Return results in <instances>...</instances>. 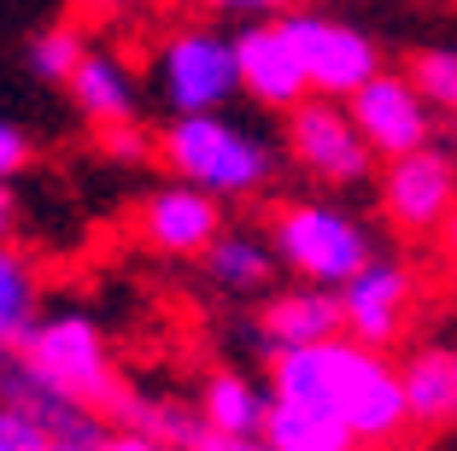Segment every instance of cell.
I'll return each instance as SVG.
<instances>
[{
    "label": "cell",
    "mask_w": 457,
    "mask_h": 451,
    "mask_svg": "<svg viewBox=\"0 0 457 451\" xmlns=\"http://www.w3.org/2000/svg\"><path fill=\"white\" fill-rule=\"evenodd\" d=\"M36 270L24 253H12L0 240V352H18L36 329Z\"/></svg>",
    "instance_id": "19"
},
{
    "label": "cell",
    "mask_w": 457,
    "mask_h": 451,
    "mask_svg": "<svg viewBox=\"0 0 457 451\" xmlns=\"http://www.w3.org/2000/svg\"><path fill=\"white\" fill-rule=\"evenodd\" d=\"M82 6H88V13H123L129 0H82Z\"/></svg>",
    "instance_id": "27"
},
{
    "label": "cell",
    "mask_w": 457,
    "mask_h": 451,
    "mask_svg": "<svg viewBox=\"0 0 457 451\" xmlns=\"http://www.w3.org/2000/svg\"><path fill=\"white\" fill-rule=\"evenodd\" d=\"M71 100L88 123H135L141 112V82L129 65H118L112 54H82V65L71 71Z\"/></svg>",
    "instance_id": "14"
},
{
    "label": "cell",
    "mask_w": 457,
    "mask_h": 451,
    "mask_svg": "<svg viewBox=\"0 0 457 451\" xmlns=\"http://www.w3.org/2000/svg\"><path fill=\"white\" fill-rule=\"evenodd\" d=\"M100 141H106V153H123V159H141V153H147L135 123H106V129H100Z\"/></svg>",
    "instance_id": "24"
},
{
    "label": "cell",
    "mask_w": 457,
    "mask_h": 451,
    "mask_svg": "<svg viewBox=\"0 0 457 451\" xmlns=\"http://www.w3.org/2000/svg\"><path fill=\"white\" fill-rule=\"evenodd\" d=\"M270 393L328 411L352 428L358 446H393L411 428V398H404V370L381 358V346L335 334L311 346H276L270 358Z\"/></svg>",
    "instance_id": "1"
},
{
    "label": "cell",
    "mask_w": 457,
    "mask_h": 451,
    "mask_svg": "<svg viewBox=\"0 0 457 451\" xmlns=\"http://www.w3.org/2000/svg\"><path fill=\"white\" fill-rule=\"evenodd\" d=\"M417 299V270L393 264V258H370L358 276L340 288V311H346V334L370 346H393Z\"/></svg>",
    "instance_id": "11"
},
{
    "label": "cell",
    "mask_w": 457,
    "mask_h": 451,
    "mask_svg": "<svg viewBox=\"0 0 457 451\" xmlns=\"http://www.w3.org/2000/svg\"><path fill=\"white\" fill-rule=\"evenodd\" d=\"M270 398H276V393H258L246 375H212V387H205V398H200V411H205V422H212L228 446L246 451V446H264Z\"/></svg>",
    "instance_id": "16"
},
{
    "label": "cell",
    "mask_w": 457,
    "mask_h": 451,
    "mask_svg": "<svg viewBox=\"0 0 457 451\" xmlns=\"http://www.w3.org/2000/svg\"><path fill=\"white\" fill-rule=\"evenodd\" d=\"M457 205V153L452 146H411L393 153L381 171V217L399 235H440Z\"/></svg>",
    "instance_id": "7"
},
{
    "label": "cell",
    "mask_w": 457,
    "mask_h": 451,
    "mask_svg": "<svg viewBox=\"0 0 457 451\" xmlns=\"http://www.w3.org/2000/svg\"><path fill=\"white\" fill-rule=\"evenodd\" d=\"M153 88L170 112H223L228 100H241V54L235 36L212 24L176 29L153 54Z\"/></svg>",
    "instance_id": "4"
},
{
    "label": "cell",
    "mask_w": 457,
    "mask_h": 451,
    "mask_svg": "<svg viewBox=\"0 0 457 451\" xmlns=\"http://www.w3.org/2000/svg\"><path fill=\"white\" fill-rule=\"evenodd\" d=\"M82 29L77 24H54V29H41L36 41H29V71H36L41 82H71V71L82 65Z\"/></svg>",
    "instance_id": "20"
},
{
    "label": "cell",
    "mask_w": 457,
    "mask_h": 451,
    "mask_svg": "<svg viewBox=\"0 0 457 451\" xmlns=\"http://www.w3.org/2000/svg\"><path fill=\"white\" fill-rule=\"evenodd\" d=\"M440 235H445V253L457 258V205H452V217H445V229H440Z\"/></svg>",
    "instance_id": "26"
},
{
    "label": "cell",
    "mask_w": 457,
    "mask_h": 451,
    "mask_svg": "<svg viewBox=\"0 0 457 451\" xmlns=\"http://www.w3.org/2000/svg\"><path fill=\"white\" fill-rule=\"evenodd\" d=\"M287 153L305 176L317 182H335V188H352L370 176V159L376 146L363 141L358 118H352L346 100H328V94H305L294 112H287Z\"/></svg>",
    "instance_id": "6"
},
{
    "label": "cell",
    "mask_w": 457,
    "mask_h": 451,
    "mask_svg": "<svg viewBox=\"0 0 457 451\" xmlns=\"http://www.w3.org/2000/svg\"><path fill=\"white\" fill-rule=\"evenodd\" d=\"M159 153L182 182L212 188L217 199H246L276 176L270 141H258L246 123L223 118V112H176Z\"/></svg>",
    "instance_id": "2"
},
{
    "label": "cell",
    "mask_w": 457,
    "mask_h": 451,
    "mask_svg": "<svg viewBox=\"0 0 457 451\" xmlns=\"http://www.w3.org/2000/svg\"><path fill=\"white\" fill-rule=\"evenodd\" d=\"M223 235V199L212 188H159V194L141 205V240L153 253H170V258H194L205 253L212 240Z\"/></svg>",
    "instance_id": "12"
},
{
    "label": "cell",
    "mask_w": 457,
    "mask_h": 451,
    "mask_svg": "<svg viewBox=\"0 0 457 451\" xmlns=\"http://www.w3.org/2000/svg\"><path fill=\"white\" fill-rule=\"evenodd\" d=\"M264 446H276V451H346V446H358V439L328 411H311V405H294V398H270Z\"/></svg>",
    "instance_id": "18"
},
{
    "label": "cell",
    "mask_w": 457,
    "mask_h": 451,
    "mask_svg": "<svg viewBox=\"0 0 457 451\" xmlns=\"http://www.w3.org/2000/svg\"><path fill=\"white\" fill-rule=\"evenodd\" d=\"M411 77H417V88L434 100V112L457 118V47H422V54L411 59Z\"/></svg>",
    "instance_id": "21"
},
{
    "label": "cell",
    "mask_w": 457,
    "mask_h": 451,
    "mask_svg": "<svg viewBox=\"0 0 457 451\" xmlns=\"http://www.w3.org/2000/svg\"><path fill=\"white\" fill-rule=\"evenodd\" d=\"M12 223H18V212H12V194H6V182H0V240L12 235Z\"/></svg>",
    "instance_id": "25"
},
{
    "label": "cell",
    "mask_w": 457,
    "mask_h": 451,
    "mask_svg": "<svg viewBox=\"0 0 457 451\" xmlns=\"http://www.w3.org/2000/svg\"><path fill=\"white\" fill-rule=\"evenodd\" d=\"M200 6H217V13H246V18H282V13H294L299 0H200Z\"/></svg>",
    "instance_id": "23"
},
{
    "label": "cell",
    "mask_w": 457,
    "mask_h": 451,
    "mask_svg": "<svg viewBox=\"0 0 457 451\" xmlns=\"http://www.w3.org/2000/svg\"><path fill=\"white\" fill-rule=\"evenodd\" d=\"M352 118H358L363 141L376 146V159H393V153H411V146L434 141V100L417 88L411 71H376L358 94L346 100Z\"/></svg>",
    "instance_id": "9"
},
{
    "label": "cell",
    "mask_w": 457,
    "mask_h": 451,
    "mask_svg": "<svg viewBox=\"0 0 457 451\" xmlns=\"http://www.w3.org/2000/svg\"><path fill=\"white\" fill-rule=\"evenodd\" d=\"M24 164H29V135L18 129V123L0 118V182H6V176H18Z\"/></svg>",
    "instance_id": "22"
},
{
    "label": "cell",
    "mask_w": 457,
    "mask_h": 451,
    "mask_svg": "<svg viewBox=\"0 0 457 451\" xmlns=\"http://www.w3.org/2000/svg\"><path fill=\"white\" fill-rule=\"evenodd\" d=\"M205 276L217 281V288H228V293H258V288H270V276H276V240H264V235H241V229H223V235L205 246Z\"/></svg>",
    "instance_id": "17"
},
{
    "label": "cell",
    "mask_w": 457,
    "mask_h": 451,
    "mask_svg": "<svg viewBox=\"0 0 457 451\" xmlns=\"http://www.w3.org/2000/svg\"><path fill=\"white\" fill-rule=\"evenodd\" d=\"M287 36H294L299 59H305L311 94H328V100H352L363 82L381 71V47L363 36L358 24H340L328 13H282Z\"/></svg>",
    "instance_id": "8"
},
{
    "label": "cell",
    "mask_w": 457,
    "mask_h": 451,
    "mask_svg": "<svg viewBox=\"0 0 457 451\" xmlns=\"http://www.w3.org/2000/svg\"><path fill=\"white\" fill-rule=\"evenodd\" d=\"M404 398H411V422L445 434L457 428V346H422L417 358H404Z\"/></svg>",
    "instance_id": "13"
},
{
    "label": "cell",
    "mask_w": 457,
    "mask_h": 451,
    "mask_svg": "<svg viewBox=\"0 0 457 451\" xmlns=\"http://www.w3.org/2000/svg\"><path fill=\"white\" fill-rule=\"evenodd\" d=\"M18 352H24V363L47 387H59V393H77V398H88V405H100V411H118L123 405V387L112 381L106 340H100V329L88 317H77V311L36 322Z\"/></svg>",
    "instance_id": "5"
},
{
    "label": "cell",
    "mask_w": 457,
    "mask_h": 451,
    "mask_svg": "<svg viewBox=\"0 0 457 451\" xmlns=\"http://www.w3.org/2000/svg\"><path fill=\"white\" fill-rule=\"evenodd\" d=\"M270 240H276L282 264L294 270L299 281H317V288H346V281L376 258L370 229L352 212H340V205H323V199H294V205H282Z\"/></svg>",
    "instance_id": "3"
},
{
    "label": "cell",
    "mask_w": 457,
    "mask_h": 451,
    "mask_svg": "<svg viewBox=\"0 0 457 451\" xmlns=\"http://www.w3.org/2000/svg\"><path fill=\"white\" fill-rule=\"evenodd\" d=\"M264 334H270V346H311V340H335V334H346L340 293H335V288H317V281H305L299 293L270 299Z\"/></svg>",
    "instance_id": "15"
},
{
    "label": "cell",
    "mask_w": 457,
    "mask_h": 451,
    "mask_svg": "<svg viewBox=\"0 0 457 451\" xmlns=\"http://www.w3.org/2000/svg\"><path fill=\"white\" fill-rule=\"evenodd\" d=\"M235 54H241V94L258 100V106L294 112L311 94L305 59H299L294 36H287V18H253V24L235 36Z\"/></svg>",
    "instance_id": "10"
}]
</instances>
